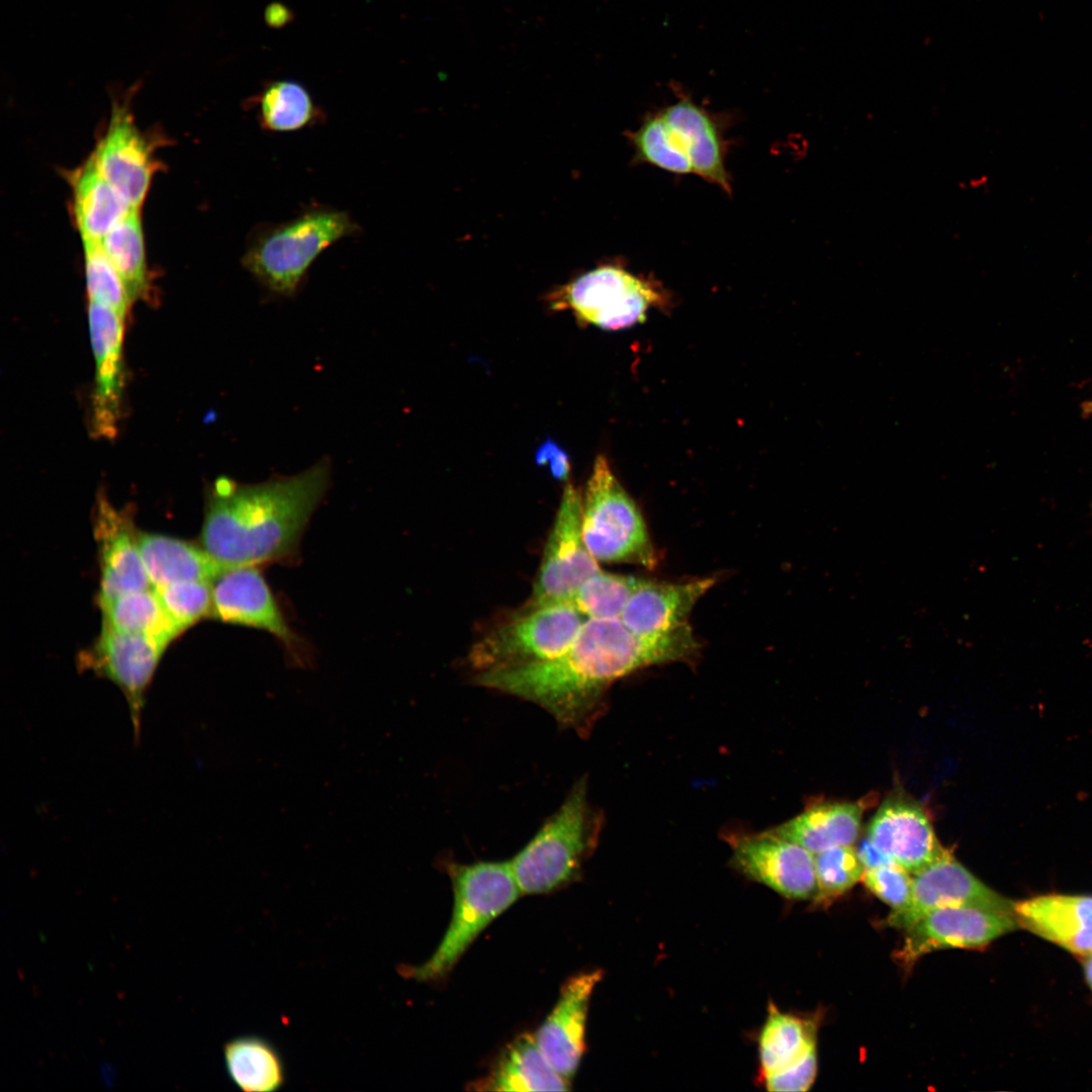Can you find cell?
Returning a JSON list of instances; mask_svg holds the SVG:
<instances>
[{
	"mask_svg": "<svg viewBox=\"0 0 1092 1092\" xmlns=\"http://www.w3.org/2000/svg\"><path fill=\"white\" fill-rule=\"evenodd\" d=\"M817 878L816 902L836 898L861 881L862 866L853 845H838L814 854Z\"/></svg>",
	"mask_w": 1092,
	"mask_h": 1092,
	"instance_id": "obj_34",
	"label": "cell"
},
{
	"mask_svg": "<svg viewBox=\"0 0 1092 1092\" xmlns=\"http://www.w3.org/2000/svg\"><path fill=\"white\" fill-rule=\"evenodd\" d=\"M817 1075L816 1045L784 1069L762 1077L766 1090L774 1092H804L811 1088Z\"/></svg>",
	"mask_w": 1092,
	"mask_h": 1092,
	"instance_id": "obj_38",
	"label": "cell"
},
{
	"mask_svg": "<svg viewBox=\"0 0 1092 1092\" xmlns=\"http://www.w3.org/2000/svg\"><path fill=\"white\" fill-rule=\"evenodd\" d=\"M1081 406H1082V413H1083L1084 416H1091L1092 415V398L1084 401Z\"/></svg>",
	"mask_w": 1092,
	"mask_h": 1092,
	"instance_id": "obj_42",
	"label": "cell"
},
{
	"mask_svg": "<svg viewBox=\"0 0 1092 1092\" xmlns=\"http://www.w3.org/2000/svg\"><path fill=\"white\" fill-rule=\"evenodd\" d=\"M864 808V801L818 803L770 830L815 854L833 846L853 845Z\"/></svg>",
	"mask_w": 1092,
	"mask_h": 1092,
	"instance_id": "obj_24",
	"label": "cell"
},
{
	"mask_svg": "<svg viewBox=\"0 0 1092 1092\" xmlns=\"http://www.w3.org/2000/svg\"><path fill=\"white\" fill-rule=\"evenodd\" d=\"M581 528L598 561L655 566L657 557L644 519L603 455L595 460L582 496Z\"/></svg>",
	"mask_w": 1092,
	"mask_h": 1092,
	"instance_id": "obj_6",
	"label": "cell"
},
{
	"mask_svg": "<svg viewBox=\"0 0 1092 1092\" xmlns=\"http://www.w3.org/2000/svg\"><path fill=\"white\" fill-rule=\"evenodd\" d=\"M212 581L188 580L155 587L165 610L185 631L200 620L211 617Z\"/></svg>",
	"mask_w": 1092,
	"mask_h": 1092,
	"instance_id": "obj_36",
	"label": "cell"
},
{
	"mask_svg": "<svg viewBox=\"0 0 1092 1092\" xmlns=\"http://www.w3.org/2000/svg\"><path fill=\"white\" fill-rule=\"evenodd\" d=\"M662 634H638L619 619L587 618L561 655L536 664L477 672L476 685L530 701L563 727L583 733L600 701L617 679L665 663Z\"/></svg>",
	"mask_w": 1092,
	"mask_h": 1092,
	"instance_id": "obj_1",
	"label": "cell"
},
{
	"mask_svg": "<svg viewBox=\"0 0 1092 1092\" xmlns=\"http://www.w3.org/2000/svg\"><path fill=\"white\" fill-rule=\"evenodd\" d=\"M139 543L154 587L188 580L212 581L224 569L201 544L143 532H140Z\"/></svg>",
	"mask_w": 1092,
	"mask_h": 1092,
	"instance_id": "obj_25",
	"label": "cell"
},
{
	"mask_svg": "<svg viewBox=\"0 0 1092 1092\" xmlns=\"http://www.w3.org/2000/svg\"><path fill=\"white\" fill-rule=\"evenodd\" d=\"M166 645L143 634L102 624L95 643L79 656L81 668L112 681L123 694L135 734L141 727L146 694Z\"/></svg>",
	"mask_w": 1092,
	"mask_h": 1092,
	"instance_id": "obj_11",
	"label": "cell"
},
{
	"mask_svg": "<svg viewBox=\"0 0 1092 1092\" xmlns=\"http://www.w3.org/2000/svg\"><path fill=\"white\" fill-rule=\"evenodd\" d=\"M331 477L332 462L323 457L259 483L216 478L206 492L200 544L223 568L291 562Z\"/></svg>",
	"mask_w": 1092,
	"mask_h": 1092,
	"instance_id": "obj_2",
	"label": "cell"
},
{
	"mask_svg": "<svg viewBox=\"0 0 1092 1092\" xmlns=\"http://www.w3.org/2000/svg\"><path fill=\"white\" fill-rule=\"evenodd\" d=\"M254 106L261 128L271 132L297 131L324 118L305 87L290 80L268 83Z\"/></svg>",
	"mask_w": 1092,
	"mask_h": 1092,
	"instance_id": "obj_30",
	"label": "cell"
},
{
	"mask_svg": "<svg viewBox=\"0 0 1092 1092\" xmlns=\"http://www.w3.org/2000/svg\"><path fill=\"white\" fill-rule=\"evenodd\" d=\"M99 174L132 207L143 202L154 172L151 148L126 106L114 108L90 158Z\"/></svg>",
	"mask_w": 1092,
	"mask_h": 1092,
	"instance_id": "obj_18",
	"label": "cell"
},
{
	"mask_svg": "<svg viewBox=\"0 0 1092 1092\" xmlns=\"http://www.w3.org/2000/svg\"><path fill=\"white\" fill-rule=\"evenodd\" d=\"M861 881L876 897L891 906L892 911L909 902L913 875L896 862L864 869Z\"/></svg>",
	"mask_w": 1092,
	"mask_h": 1092,
	"instance_id": "obj_37",
	"label": "cell"
},
{
	"mask_svg": "<svg viewBox=\"0 0 1092 1092\" xmlns=\"http://www.w3.org/2000/svg\"><path fill=\"white\" fill-rule=\"evenodd\" d=\"M602 977V971L596 970L567 979L555 1007L535 1033L547 1061L568 1081L576 1073L585 1050L589 1000Z\"/></svg>",
	"mask_w": 1092,
	"mask_h": 1092,
	"instance_id": "obj_19",
	"label": "cell"
},
{
	"mask_svg": "<svg viewBox=\"0 0 1092 1092\" xmlns=\"http://www.w3.org/2000/svg\"><path fill=\"white\" fill-rule=\"evenodd\" d=\"M452 883V917L437 949L421 966H401L399 973L422 982L443 979L477 935L523 895L510 861L446 864Z\"/></svg>",
	"mask_w": 1092,
	"mask_h": 1092,
	"instance_id": "obj_5",
	"label": "cell"
},
{
	"mask_svg": "<svg viewBox=\"0 0 1092 1092\" xmlns=\"http://www.w3.org/2000/svg\"><path fill=\"white\" fill-rule=\"evenodd\" d=\"M359 232V224L348 212L314 205L291 219L254 226L242 265L270 295L293 297L317 257Z\"/></svg>",
	"mask_w": 1092,
	"mask_h": 1092,
	"instance_id": "obj_3",
	"label": "cell"
},
{
	"mask_svg": "<svg viewBox=\"0 0 1092 1092\" xmlns=\"http://www.w3.org/2000/svg\"><path fill=\"white\" fill-rule=\"evenodd\" d=\"M1020 927L1072 953H1092V896L1050 894L1015 903Z\"/></svg>",
	"mask_w": 1092,
	"mask_h": 1092,
	"instance_id": "obj_20",
	"label": "cell"
},
{
	"mask_svg": "<svg viewBox=\"0 0 1092 1092\" xmlns=\"http://www.w3.org/2000/svg\"><path fill=\"white\" fill-rule=\"evenodd\" d=\"M100 245L121 276L131 300L144 297L149 282L138 208L118 221L100 241Z\"/></svg>",
	"mask_w": 1092,
	"mask_h": 1092,
	"instance_id": "obj_31",
	"label": "cell"
},
{
	"mask_svg": "<svg viewBox=\"0 0 1092 1092\" xmlns=\"http://www.w3.org/2000/svg\"><path fill=\"white\" fill-rule=\"evenodd\" d=\"M644 581L641 577L601 570L579 586L572 605L586 618L619 619L633 593Z\"/></svg>",
	"mask_w": 1092,
	"mask_h": 1092,
	"instance_id": "obj_32",
	"label": "cell"
},
{
	"mask_svg": "<svg viewBox=\"0 0 1092 1092\" xmlns=\"http://www.w3.org/2000/svg\"><path fill=\"white\" fill-rule=\"evenodd\" d=\"M714 583L712 577L679 583L645 579L629 599L620 619L638 634L677 629L689 624L693 608Z\"/></svg>",
	"mask_w": 1092,
	"mask_h": 1092,
	"instance_id": "obj_21",
	"label": "cell"
},
{
	"mask_svg": "<svg viewBox=\"0 0 1092 1092\" xmlns=\"http://www.w3.org/2000/svg\"><path fill=\"white\" fill-rule=\"evenodd\" d=\"M73 212L83 243H100L134 207L99 174L91 160L71 176Z\"/></svg>",
	"mask_w": 1092,
	"mask_h": 1092,
	"instance_id": "obj_26",
	"label": "cell"
},
{
	"mask_svg": "<svg viewBox=\"0 0 1092 1092\" xmlns=\"http://www.w3.org/2000/svg\"><path fill=\"white\" fill-rule=\"evenodd\" d=\"M1020 927L1015 915L974 906H946L906 929L899 958L913 964L942 948H979Z\"/></svg>",
	"mask_w": 1092,
	"mask_h": 1092,
	"instance_id": "obj_15",
	"label": "cell"
},
{
	"mask_svg": "<svg viewBox=\"0 0 1092 1092\" xmlns=\"http://www.w3.org/2000/svg\"><path fill=\"white\" fill-rule=\"evenodd\" d=\"M856 852L864 869L893 862L886 853L873 844L867 837L860 842Z\"/></svg>",
	"mask_w": 1092,
	"mask_h": 1092,
	"instance_id": "obj_40",
	"label": "cell"
},
{
	"mask_svg": "<svg viewBox=\"0 0 1092 1092\" xmlns=\"http://www.w3.org/2000/svg\"><path fill=\"white\" fill-rule=\"evenodd\" d=\"M93 533L100 565L98 599L154 587L146 570L129 509H116L104 492L97 493Z\"/></svg>",
	"mask_w": 1092,
	"mask_h": 1092,
	"instance_id": "obj_16",
	"label": "cell"
},
{
	"mask_svg": "<svg viewBox=\"0 0 1092 1092\" xmlns=\"http://www.w3.org/2000/svg\"><path fill=\"white\" fill-rule=\"evenodd\" d=\"M231 1080L244 1092H274L285 1083V1068L276 1048L258 1035L235 1037L223 1045Z\"/></svg>",
	"mask_w": 1092,
	"mask_h": 1092,
	"instance_id": "obj_28",
	"label": "cell"
},
{
	"mask_svg": "<svg viewBox=\"0 0 1092 1092\" xmlns=\"http://www.w3.org/2000/svg\"><path fill=\"white\" fill-rule=\"evenodd\" d=\"M1084 958H1085L1084 971H1085L1086 980H1087L1089 986L1092 989V953H1090L1088 956H1085Z\"/></svg>",
	"mask_w": 1092,
	"mask_h": 1092,
	"instance_id": "obj_41",
	"label": "cell"
},
{
	"mask_svg": "<svg viewBox=\"0 0 1092 1092\" xmlns=\"http://www.w3.org/2000/svg\"><path fill=\"white\" fill-rule=\"evenodd\" d=\"M88 321L95 360L91 435L112 439L118 433L124 405L125 371L122 344L125 318L112 308L89 300Z\"/></svg>",
	"mask_w": 1092,
	"mask_h": 1092,
	"instance_id": "obj_14",
	"label": "cell"
},
{
	"mask_svg": "<svg viewBox=\"0 0 1092 1092\" xmlns=\"http://www.w3.org/2000/svg\"><path fill=\"white\" fill-rule=\"evenodd\" d=\"M867 838L912 875L946 851L924 809L899 795L886 799L880 806L869 823Z\"/></svg>",
	"mask_w": 1092,
	"mask_h": 1092,
	"instance_id": "obj_17",
	"label": "cell"
},
{
	"mask_svg": "<svg viewBox=\"0 0 1092 1092\" xmlns=\"http://www.w3.org/2000/svg\"><path fill=\"white\" fill-rule=\"evenodd\" d=\"M586 619L572 604L524 607L472 645L469 662L482 672L553 659L567 650Z\"/></svg>",
	"mask_w": 1092,
	"mask_h": 1092,
	"instance_id": "obj_7",
	"label": "cell"
},
{
	"mask_svg": "<svg viewBox=\"0 0 1092 1092\" xmlns=\"http://www.w3.org/2000/svg\"><path fill=\"white\" fill-rule=\"evenodd\" d=\"M260 566L224 568L212 580L214 619L274 636L297 665L307 662L304 640L291 628Z\"/></svg>",
	"mask_w": 1092,
	"mask_h": 1092,
	"instance_id": "obj_10",
	"label": "cell"
},
{
	"mask_svg": "<svg viewBox=\"0 0 1092 1092\" xmlns=\"http://www.w3.org/2000/svg\"><path fill=\"white\" fill-rule=\"evenodd\" d=\"M813 1020L784 1012L772 1002L758 1039L759 1078L780 1071L816 1045Z\"/></svg>",
	"mask_w": 1092,
	"mask_h": 1092,
	"instance_id": "obj_29",
	"label": "cell"
},
{
	"mask_svg": "<svg viewBox=\"0 0 1092 1092\" xmlns=\"http://www.w3.org/2000/svg\"><path fill=\"white\" fill-rule=\"evenodd\" d=\"M731 862L744 876L786 898L809 900L817 894L814 854L770 829L734 837Z\"/></svg>",
	"mask_w": 1092,
	"mask_h": 1092,
	"instance_id": "obj_13",
	"label": "cell"
},
{
	"mask_svg": "<svg viewBox=\"0 0 1092 1092\" xmlns=\"http://www.w3.org/2000/svg\"><path fill=\"white\" fill-rule=\"evenodd\" d=\"M480 1091H565L569 1081L547 1061L535 1034L523 1033L499 1054L489 1072L471 1084Z\"/></svg>",
	"mask_w": 1092,
	"mask_h": 1092,
	"instance_id": "obj_23",
	"label": "cell"
},
{
	"mask_svg": "<svg viewBox=\"0 0 1092 1092\" xmlns=\"http://www.w3.org/2000/svg\"><path fill=\"white\" fill-rule=\"evenodd\" d=\"M664 297L622 266L603 264L550 291L545 300L555 310H571L578 323L617 331L645 321Z\"/></svg>",
	"mask_w": 1092,
	"mask_h": 1092,
	"instance_id": "obj_8",
	"label": "cell"
},
{
	"mask_svg": "<svg viewBox=\"0 0 1092 1092\" xmlns=\"http://www.w3.org/2000/svg\"><path fill=\"white\" fill-rule=\"evenodd\" d=\"M637 160L675 174L693 173L660 113L648 117L630 135Z\"/></svg>",
	"mask_w": 1092,
	"mask_h": 1092,
	"instance_id": "obj_35",
	"label": "cell"
},
{
	"mask_svg": "<svg viewBox=\"0 0 1092 1092\" xmlns=\"http://www.w3.org/2000/svg\"><path fill=\"white\" fill-rule=\"evenodd\" d=\"M581 521L582 496L567 481L526 607L572 604L579 586L602 570L583 541Z\"/></svg>",
	"mask_w": 1092,
	"mask_h": 1092,
	"instance_id": "obj_9",
	"label": "cell"
},
{
	"mask_svg": "<svg viewBox=\"0 0 1092 1092\" xmlns=\"http://www.w3.org/2000/svg\"><path fill=\"white\" fill-rule=\"evenodd\" d=\"M103 624L115 630L150 636L164 645L183 630L165 610L155 587L98 599Z\"/></svg>",
	"mask_w": 1092,
	"mask_h": 1092,
	"instance_id": "obj_27",
	"label": "cell"
},
{
	"mask_svg": "<svg viewBox=\"0 0 1092 1092\" xmlns=\"http://www.w3.org/2000/svg\"><path fill=\"white\" fill-rule=\"evenodd\" d=\"M83 246L89 300L106 305L125 318L132 300L121 276L100 243H83Z\"/></svg>",
	"mask_w": 1092,
	"mask_h": 1092,
	"instance_id": "obj_33",
	"label": "cell"
},
{
	"mask_svg": "<svg viewBox=\"0 0 1092 1092\" xmlns=\"http://www.w3.org/2000/svg\"><path fill=\"white\" fill-rule=\"evenodd\" d=\"M600 827L601 817L587 800L585 779H580L509 860L522 894L550 893L576 881L597 845Z\"/></svg>",
	"mask_w": 1092,
	"mask_h": 1092,
	"instance_id": "obj_4",
	"label": "cell"
},
{
	"mask_svg": "<svg viewBox=\"0 0 1092 1092\" xmlns=\"http://www.w3.org/2000/svg\"><path fill=\"white\" fill-rule=\"evenodd\" d=\"M946 906H974L1015 915V902L989 888L946 850L913 874L909 902L892 911L886 922L906 930L927 913Z\"/></svg>",
	"mask_w": 1092,
	"mask_h": 1092,
	"instance_id": "obj_12",
	"label": "cell"
},
{
	"mask_svg": "<svg viewBox=\"0 0 1092 1092\" xmlns=\"http://www.w3.org/2000/svg\"><path fill=\"white\" fill-rule=\"evenodd\" d=\"M536 463L548 465L551 475L558 480L567 481L570 473L568 454L552 439L545 440L537 449Z\"/></svg>",
	"mask_w": 1092,
	"mask_h": 1092,
	"instance_id": "obj_39",
	"label": "cell"
},
{
	"mask_svg": "<svg viewBox=\"0 0 1092 1092\" xmlns=\"http://www.w3.org/2000/svg\"><path fill=\"white\" fill-rule=\"evenodd\" d=\"M659 113L677 148L688 158L693 173L730 192L721 135L712 116L688 97Z\"/></svg>",
	"mask_w": 1092,
	"mask_h": 1092,
	"instance_id": "obj_22",
	"label": "cell"
}]
</instances>
